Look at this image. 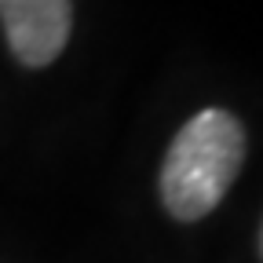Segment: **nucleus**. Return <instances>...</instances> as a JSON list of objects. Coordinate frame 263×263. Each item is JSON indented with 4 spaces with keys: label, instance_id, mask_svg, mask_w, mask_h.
I'll list each match as a JSON object with an SVG mask.
<instances>
[{
    "label": "nucleus",
    "instance_id": "nucleus-3",
    "mask_svg": "<svg viewBox=\"0 0 263 263\" xmlns=\"http://www.w3.org/2000/svg\"><path fill=\"white\" fill-rule=\"evenodd\" d=\"M259 256H263V219H259Z\"/></svg>",
    "mask_w": 263,
    "mask_h": 263
},
{
    "label": "nucleus",
    "instance_id": "nucleus-2",
    "mask_svg": "<svg viewBox=\"0 0 263 263\" xmlns=\"http://www.w3.org/2000/svg\"><path fill=\"white\" fill-rule=\"evenodd\" d=\"M4 44L26 70L51 66L73 33V0H0Z\"/></svg>",
    "mask_w": 263,
    "mask_h": 263
},
{
    "label": "nucleus",
    "instance_id": "nucleus-1",
    "mask_svg": "<svg viewBox=\"0 0 263 263\" xmlns=\"http://www.w3.org/2000/svg\"><path fill=\"white\" fill-rule=\"evenodd\" d=\"M245 124L227 106L197 110L168 143L157 197L176 223H197L219 209L245 164Z\"/></svg>",
    "mask_w": 263,
    "mask_h": 263
}]
</instances>
